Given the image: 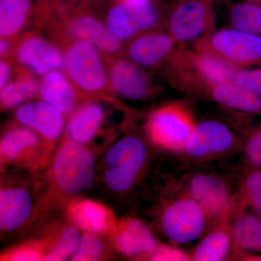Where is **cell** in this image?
<instances>
[{"label":"cell","mask_w":261,"mask_h":261,"mask_svg":"<svg viewBox=\"0 0 261 261\" xmlns=\"http://www.w3.org/2000/svg\"><path fill=\"white\" fill-rule=\"evenodd\" d=\"M243 140L221 122L207 120L197 123L182 153L195 161L221 159L241 152Z\"/></svg>","instance_id":"cell-11"},{"label":"cell","mask_w":261,"mask_h":261,"mask_svg":"<svg viewBox=\"0 0 261 261\" xmlns=\"http://www.w3.org/2000/svg\"><path fill=\"white\" fill-rule=\"evenodd\" d=\"M233 82L261 97V68L238 70Z\"/></svg>","instance_id":"cell-34"},{"label":"cell","mask_w":261,"mask_h":261,"mask_svg":"<svg viewBox=\"0 0 261 261\" xmlns=\"http://www.w3.org/2000/svg\"><path fill=\"white\" fill-rule=\"evenodd\" d=\"M159 20V12L151 0H120L108 10L105 21L114 35L125 43L155 29Z\"/></svg>","instance_id":"cell-15"},{"label":"cell","mask_w":261,"mask_h":261,"mask_svg":"<svg viewBox=\"0 0 261 261\" xmlns=\"http://www.w3.org/2000/svg\"><path fill=\"white\" fill-rule=\"evenodd\" d=\"M65 218L82 232L109 237L116 229L118 220L111 207L99 201L77 197L68 203Z\"/></svg>","instance_id":"cell-21"},{"label":"cell","mask_w":261,"mask_h":261,"mask_svg":"<svg viewBox=\"0 0 261 261\" xmlns=\"http://www.w3.org/2000/svg\"><path fill=\"white\" fill-rule=\"evenodd\" d=\"M1 39V40H0V57H1V59L2 58H11L13 49H14L15 39Z\"/></svg>","instance_id":"cell-36"},{"label":"cell","mask_w":261,"mask_h":261,"mask_svg":"<svg viewBox=\"0 0 261 261\" xmlns=\"http://www.w3.org/2000/svg\"><path fill=\"white\" fill-rule=\"evenodd\" d=\"M183 191L197 201L205 210L213 224L232 216L234 196L224 178L210 173H197L184 183Z\"/></svg>","instance_id":"cell-14"},{"label":"cell","mask_w":261,"mask_h":261,"mask_svg":"<svg viewBox=\"0 0 261 261\" xmlns=\"http://www.w3.org/2000/svg\"><path fill=\"white\" fill-rule=\"evenodd\" d=\"M233 207L261 216V170L246 169L234 196Z\"/></svg>","instance_id":"cell-29"},{"label":"cell","mask_w":261,"mask_h":261,"mask_svg":"<svg viewBox=\"0 0 261 261\" xmlns=\"http://www.w3.org/2000/svg\"><path fill=\"white\" fill-rule=\"evenodd\" d=\"M241 152L245 170H261V126L247 135L243 141Z\"/></svg>","instance_id":"cell-32"},{"label":"cell","mask_w":261,"mask_h":261,"mask_svg":"<svg viewBox=\"0 0 261 261\" xmlns=\"http://www.w3.org/2000/svg\"><path fill=\"white\" fill-rule=\"evenodd\" d=\"M46 32L63 51V73L85 100L104 101L132 113L111 89L105 55L92 44L70 37L60 24L49 25Z\"/></svg>","instance_id":"cell-2"},{"label":"cell","mask_w":261,"mask_h":261,"mask_svg":"<svg viewBox=\"0 0 261 261\" xmlns=\"http://www.w3.org/2000/svg\"><path fill=\"white\" fill-rule=\"evenodd\" d=\"M170 15L168 33L178 46L195 43L212 32L216 15L211 2L181 0Z\"/></svg>","instance_id":"cell-13"},{"label":"cell","mask_w":261,"mask_h":261,"mask_svg":"<svg viewBox=\"0 0 261 261\" xmlns=\"http://www.w3.org/2000/svg\"><path fill=\"white\" fill-rule=\"evenodd\" d=\"M10 59L41 77L54 70H63L64 63L63 51L59 46L39 30L24 32L15 39Z\"/></svg>","instance_id":"cell-12"},{"label":"cell","mask_w":261,"mask_h":261,"mask_svg":"<svg viewBox=\"0 0 261 261\" xmlns=\"http://www.w3.org/2000/svg\"><path fill=\"white\" fill-rule=\"evenodd\" d=\"M231 219L215 223L191 252L192 260L222 261L233 255Z\"/></svg>","instance_id":"cell-25"},{"label":"cell","mask_w":261,"mask_h":261,"mask_svg":"<svg viewBox=\"0 0 261 261\" xmlns=\"http://www.w3.org/2000/svg\"><path fill=\"white\" fill-rule=\"evenodd\" d=\"M116 253L108 237L82 232L78 247L70 260L102 261L112 259Z\"/></svg>","instance_id":"cell-30"},{"label":"cell","mask_w":261,"mask_h":261,"mask_svg":"<svg viewBox=\"0 0 261 261\" xmlns=\"http://www.w3.org/2000/svg\"><path fill=\"white\" fill-rule=\"evenodd\" d=\"M105 56L110 84L116 97L137 101L153 95V84L143 68L123 56Z\"/></svg>","instance_id":"cell-18"},{"label":"cell","mask_w":261,"mask_h":261,"mask_svg":"<svg viewBox=\"0 0 261 261\" xmlns=\"http://www.w3.org/2000/svg\"><path fill=\"white\" fill-rule=\"evenodd\" d=\"M194 48L214 55L242 69L261 60V36L233 27L220 29L194 43Z\"/></svg>","instance_id":"cell-8"},{"label":"cell","mask_w":261,"mask_h":261,"mask_svg":"<svg viewBox=\"0 0 261 261\" xmlns=\"http://www.w3.org/2000/svg\"><path fill=\"white\" fill-rule=\"evenodd\" d=\"M196 124L193 113L186 105L167 103L149 115L145 126L146 138L157 148L182 153Z\"/></svg>","instance_id":"cell-6"},{"label":"cell","mask_w":261,"mask_h":261,"mask_svg":"<svg viewBox=\"0 0 261 261\" xmlns=\"http://www.w3.org/2000/svg\"><path fill=\"white\" fill-rule=\"evenodd\" d=\"M29 182L5 173L0 186V231L8 238L37 221L36 213L40 195L35 196Z\"/></svg>","instance_id":"cell-7"},{"label":"cell","mask_w":261,"mask_h":261,"mask_svg":"<svg viewBox=\"0 0 261 261\" xmlns=\"http://www.w3.org/2000/svg\"><path fill=\"white\" fill-rule=\"evenodd\" d=\"M37 75L15 64L13 77L0 89V105L3 110L18 108L31 99L39 97L40 81Z\"/></svg>","instance_id":"cell-26"},{"label":"cell","mask_w":261,"mask_h":261,"mask_svg":"<svg viewBox=\"0 0 261 261\" xmlns=\"http://www.w3.org/2000/svg\"><path fill=\"white\" fill-rule=\"evenodd\" d=\"M108 239L116 254L135 260H147L161 244L142 220L130 216L118 220L116 229Z\"/></svg>","instance_id":"cell-17"},{"label":"cell","mask_w":261,"mask_h":261,"mask_svg":"<svg viewBox=\"0 0 261 261\" xmlns=\"http://www.w3.org/2000/svg\"><path fill=\"white\" fill-rule=\"evenodd\" d=\"M32 13V0H0V38H18L23 34Z\"/></svg>","instance_id":"cell-28"},{"label":"cell","mask_w":261,"mask_h":261,"mask_svg":"<svg viewBox=\"0 0 261 261\" xmlns=\"http://www.w3.org/2000/svg\"><path fill=\"white\" fill-rule=\"evenodd\" d=\"M214 102L238 112L261 114V97L234 82L219 84L207 93Z\"/></svg>","instance_id":"cell-27"},{"label":"cell","mask_w":261,"mask_h":261,"mask_svg":"<svg viewBox=\"0 0 261 261\" xmlns=\"http://www.w3.org/2000/svg\"><path fill=\"white\" fill-rule=\"evenodd\" d=\"M146 260L152 261H188L192 260L191 253H188L176 245L160 244Z\"/></svg>","instance_id":"cell-33"},{"label":"cell","mask_w":261,"mask_h":261,"mask_svg":"<svg viewBox=\"0 0 261 261\" xmlns=\"http://www.w3.org/2000/svg\"><path fill=\"white\" fill-rule=\"evenodd\" d=\"M148 143L147 138L132 133L110 146L103 159L102 179L106 188L124 195L140 183L148 170Z\"/></svg>","instance_id":"cell-3"},{"label":"cell","mask_w":261,"mask_h":261,"mask_svg":"<svg viewBox=\"0 0 261 261\" xmlns=\"http://www.w3.org/2000/svg\"><path fill=\"white\" fill-rule=\"evenodd\" d=\"M207 1L213 2V1H215V0H207Z\"/></svg>","instance_id":"cell-37"},{"label":"cell","mask_w":261,"mask_h":261,"mask_svg":"<svg viewBox=\"0 0 261 261\" xmlns=\"http://www.w3.org/2000/svg\"><path fill=\"white\" fill-rule=\"evenodd\" d=\"M178 44L168 33L152 29L142 33L127 43V58L143 68H152L169 61Z\"/></svg>","instance_id":"cell-22"},{"label":"cell","mask_w":261,"mask_h":261,"mask_svg":"<svg viewBox=\"0 0 261 261\" xmlns=\"http://www.w3.org/2000/svg\"><path fill=\"white\" fill-rule=\"evenodd\" d=\"M168 62L173 79L180 86L201 89L207 93L215 86L233 82L239 70L221 58L195 48H179Z\"/></svg>","instance_id":"cell-4"},{"label":"cell","mask_w":261,"mask_h":261,"mask_svg":"<svg viewBox=\"0 0 261 261\" xmlns=\"http://www.w3.org/2000/svg\"><path fill=\"white\" fill-rule=\"evenodd\" d=\"M65 32L78 40L89 43L106 56H123L126 45L106 23L88 13L65 14L58 19Z\"/></svg>","instance_id":"cell-16"},{"label":"cell","mask_w":261,"mask_h":261,"mask_svg":"<svg viewBox=\"0 0 261 261\" xmlns=\"http://www.w3.org/2000/svg\"><path fill=\"white\" fill-rule=\"evenodd\" d=\"M109 103L89 100L81 105L67 118L62 139L93 149L96 139L103 134Z\"/></svg>","instance_id":"cell-20"},{"label":"cell","mask_w":261,"mask_h":261,"mask_svg":"<svg viewBox=\"0 0 261 261\" xmlns=\"http://www.w3.org/2000/svg\"><path fill=\"white\" fill-rule=\"evenodd\" d=\"M36 219L54 211H64L72 200L93 187L96 159L94 149L62 139L44 169Z\"/></svg>","instance_id":"cell-1"},{"label":"cell","mask_w":261,"mask_h":261,"mask_svg":"<svg viewBox=\"0 0 261 261\" xmlns=\"http://www.w3.org/2000/svg\"><path fill=\"white\" fill-rule=\"evenodd\" d=\"M39 98L63 113L66 118L87 102L63 70H54L42 77Z\"/></svg>","instance_id":"cell-24"},{"label":"cell","mask_w":261,"mask_h":261,"mask_svg":"<svg viewBox=\"0 0 261 261\" xmlns=\"http://www.w3.org/2000/svg\"><path fill=\"white\" fill-rule=\"evenodd\" d=\"M233 28L261 36V7L250 3L233 5L230 11Z\"/></svg>","instance_id":"cell-31"},{"label":"cell","mask_w":261,"mask_h":261,"mask_svg":"<svg viewBox=\"0 0 261 261\" xmlns=\"http://www.w3.org/2000/svg\"><path fill=\"white\" fill-rule=\"evenodd\" d=\"M65 220L56 219L42 226L36 234L5 248L1 261H47L56 251Z\"/></svg>","instance_id":"cell-19"},{"label":"cell","mask_w":261,"mask_h":261,"mask_svg":"<svg viewBox=\"0 0 261 261\" xmlns=\"http://www.w3.org/2000/svg\"><path fill=\"white\" fill-rule=\"evenodd\" d=\"M233 255L243 258L261 255V216L245 209L233 208L231 220Z\"/></svg>","instance_id":"cell-23"},{"label":"cell","mask_w":261,"mask_h":261,"mask_svg":"<svg viewBox=\"0 0 261 261\" xmlns=\"http://www.w3.org/2000/svg\"><path fill=\"white\" fill-rule=\"evenodd\" d=\"M15 121L34 130L42 141V171L47 168L61 140L66 117L42 99L29 101L15 111Z\"/></svg>","instance_id":"cell-10"},{"label":"cell","mask_w":261,"mask_h":261,"mask_svg":"<svg viewBox=\"0 0 261 261\" xmlns=\"http://www.w3.org/2000/svg\"><path fill=\"white\" fill-rule=\"evenodd\" d=\"M42 154V141L32 128L15 121L2 133L0 140L1 175L12 168L30 173L41 172Z\"/></svg>","instance_id":"cell-9"},{"label":"cell","mask_w":261,"mask_h":261,"mask_svg":"<svg viewBox=\"0 0 261 261\" xmlns=\"http://www.w3.org/2000/svg\"><path fill=\"white\" fill-rule=\"evenodd\" d=\"M160 230L173 245H185L203 236L213 223L202 206L182 191L163 202L159 215Z\"/></svg>","instance_id":"cell-5"},{"label":"cell","mask_w":261,"mask_h":261,"mask_svg":"<svg viewBox=\"0 0 261 261\" xmlns=\"http://www.w3.org/2000/svg\"><path fill=\"white\" fill-rule=\"evenodd\" d=\"M15 63L10 58H2L0 61V89L6 85L13 77Z\"/></svg>","instance_id":"cell-35"}]
</instances>
